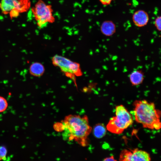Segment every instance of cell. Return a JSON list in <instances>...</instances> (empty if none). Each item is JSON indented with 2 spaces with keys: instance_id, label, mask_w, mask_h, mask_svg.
<instances>
[{
  "instance_id": "16",
  "label": "cell",
  "mask_w": 161,
  "mask_h": 161,
  "mask_svg": "<svg viewBox=\"0 0 161 161\" xmlns=\"http://www.w3.org/2000/svg\"><path fill=\"white\" fill-rule=\"evenodd\" d=\"M154 24L157 30L161 31V16L156 18L154 21Z\"/></svg>"
},
{
  "instance_id": "1",
  "label": "cell",
  "mask_w": 161,
  "mask_h": 161,
  "mask_svg": "<svg viewBox=\"0 0 161 161\" xmlns=\"http://www.w3.org/2000/svg\"><path fill=\"white\" fill-rule=\"evenodd\" d=\"M54 128L58 131H62V136L65 140H74L83 146L89 144L88 137L92 129L89 124L86 115H69L61 123H57Z\"/></svg>"
},
{
  "instance_id": "19",
  "label": "cell",
  "mask_w": 161,
  "mask_h": 161,
  "mask_svg": "<svg viewBox=\"0 0 161 161\" xmlns=\"http://www.w3.org/2000/svg\"><path fill=\"white\" fill-rule=\"evenodd\" d=\"M103 161H117L113 155L106 157Z\"/></svg>"
},
{
  "instance_id": "11",
  "label": "cell",
  "mask_w": 161,
  "mask_h": 161,
  "mask_svg": "<svg viewBox=\"0 0 161 161\" xmlns=\"http://www.w3.org/2000/svg\"><path fill=\"white\" fill-rule=\"evenodd\" d=\"M31 75L36 77H39L44 74L45 69L43 65L39 62H34L30 65L29 68Z\"/></svg>"
},
{
  "instance_id": "5",
  "label": "cell",
  "mask_w": 161,
  "mask_h": 161,
  "mask_svg": "<svg viewBox=\"0 0 161 161\" xmlns=\"http://www.w3.org/2000/svg\"><path fill=\"white\" fill-rule=\"evenodd\" d=\"M53 65L59 67L69 78L74 80L75 76H80L82 74L80 65L64 57L56 55L52 59Z\"/></svg>"
},
{
  "instance_id": "12",
  "label": "cell",
  "mask_w": 161,
  "mask_h": 161,
  "mask_svg": "<svg viewBox=\"0 0 161 161\" xmlns=\"http://www.w3.org/2000/svg\"><path fill=\"white\" fill-rule=\"evenodd\" d=\"M106 132V128L102 124H97L93 129L94 134L95 136L98 138H101L104 137Z\"/></svg>"
},
{
  "instance_id": "2",
  "label": "cell",
  "mask_w": 161,
  "mask_h": 161,
  "mask_svg": "<svg viewBox=\"0 0 161 161\" xmlns=\"http://www.w3.org/2000/svg\"><path fill=\"white\" fill-rule=\"evenodd\" d=\"M133 113L135 120L145 128L158 130L161 129V111L155 104L146 100H135Z\"/></svg>"
},
{
  "instance_id": "10",
  "label": "cell",
  "mask_w": 161,
  "mask_h": 161,
  "mask_svg": "<svg viewBox=\"0 0 161 161\" xmlns=\"http://www.w3.org/2000/svg\"><path fill=\"white\" fill-rule=\"evenodd\" d=\"M129 79L131 84L134 86L139 85L142 83L144 79L143 72L140 70L133 71L129 75Z\"/></svg>"
},
{
  "instance_id": "13",
  "label": "cell",
  "mask_w": 161,
  "mask_h": 161,
  "mask_svg": "<svg viewBox=\"0 0 161 161\" xmlns=\"http://www.w3.org/2000/svg\"><path fill=\"white\" fill-rule=\"evenodd\" d=\"M131 149H125L121 151L119 157V161H133Z\"/></svg>"
},
{
  "instance_id": "9",
  "label": "cell",
  "mask_w": 161,
  "mask_h": 161,
  "mask_svg": "<svg viewBox=\"0 0 161 161\" xmlns=\"http://www.w3.org/2000/svg\"><path fill=\"white\" fill-rule=\"evenodd\" d=\"M100 30L102 33L105 35L107 36H111L116 32V25L113 21L106 20L101 24L100 26Z\"/></svg>"
},
{
  "instance_id": "6",
  "label": "cell",
  "mask_w": 161,
  "mask_h": 161,
  "mask_svg": "<svg viewBox=\"0 0 161 161\" xmlns=\"http://www.w3.org/2000/svg\"><path fill=\"white\" fill-rule=\"evenodd\" d=\"M28 0H1L0 9L3 13H9L12 10L16 9L21 12L28 7Z\"/></svg>"
},
{
  "instance_id": "14",
  "label": "cell",
  "mask_w": 161,
  "mask_h": 161,
  "mask_svg": "<svg viewBox=\"0 0 161 161\" xmlns=\"http://www.w3.org/2000/svg\"><path fill=\"white\" fill-rule=\"evenodd\" d=\"M8 106L7 100L4 97L0 96V113L5 111Z\"/></svg>"
},
{
  "instance_id": "3",
  "label": "cell",
  "mask_w": 161,
  "mask_h": 161,
  "mask_svg": "<svg viewBox=\"0 0 161 161\" xmlns=\"http://www.w3.org/2000/svg\"><path fill=\"white\" fill-rule=\"evenodd\" d=\"M133 123L132 115L123 105H121L116 107L115 116L110 119L106 128L112 133L120 134Z\"/></svg>"
},
{
  "instance_id": "8",
  "label": "cell",
  "mask_w": 161,
  "mask_h": 161,
  "mask_svg": "<svg viewBox=\"0 0 161 161\" xmlns=\"http://www.w3.org/2000/svg\"><path fill=\"white\" fill-rule=\"evenodd\" d=\"M131 150L133 161H151V156L146 151L138 148Z\"/></svg>"
},
{
  "instance_id": "7",
  "label": "cell",
  "mask_w": 161,
  "mask_h": 161,
  "mask_svg": "<svg viewBox=\"0 0 161 161\" xmlns=\"http://www.w3.org/2000/svg\"><path fill=\"white\" fill-rule=\"evenodd\" d=\"M148 13L143 10H139L135 11L132 16V20L134 24L138 27L146 25L149 20Z\"/></svg>"
},
{
  "instance_id": "18",
  "label": "cell",
  "mask_w": 161,
  "mask_h": 161,
  "mask_svg": "<svg viewBox=\"0 0 161 161\" xmlns=\"http://www.w3.org/2000/svg\"><path fill=\"white\" fill-rule=\"evenodd\" d=\"M114 0H99L101 4L105 6L110 5Z\"/></svg>"
},
{
  "instance_id": "4",
  "label": "cell",
  "mask_w": 161,
  "mask_h": 161,
  "mask_svg": "<svg viewBox=\"0 0 161 161\" xmlns=\"http://www.w3.org/2000/svg\"><path fill=\"white\" fill-rule=\"evenodd\" d=\"M32 12L38 27L43 28L54 21L52 10L50 6L39 1L33 8Z\"/></svg>"
},
{
  "instance_id": "15",
  "label": "cell",
  "mask_w": 161,
  "mask_h": 161,
  "mask_svg": "<svg viewBox=\"0 0 161 161\" xmlns=\"http://www.w3.org/2000/svg\"><path fill=\"white\" fill-rule=\"evenodd\" d=\"M7 154V149L4 145L0 146V161L6 159Z\"/></svg>"
},
{
  "instance_id": "17",
  "label": "cell",
  "mask_w": 161,
  "mask_h": 161,
  "mask_svg": "<svg viewBox=\"0 0 161 161\" xmlns=\"http://www.w3.org/2000/svg\"><path fill=\"white\" fill-rule=\"evenodd\" d=\"M19 13L20 12L18 10L15 9L11 11L9 14L10 17L12 18H13L17 17L19 15Z\"/></svg>"
}]
</instances>
